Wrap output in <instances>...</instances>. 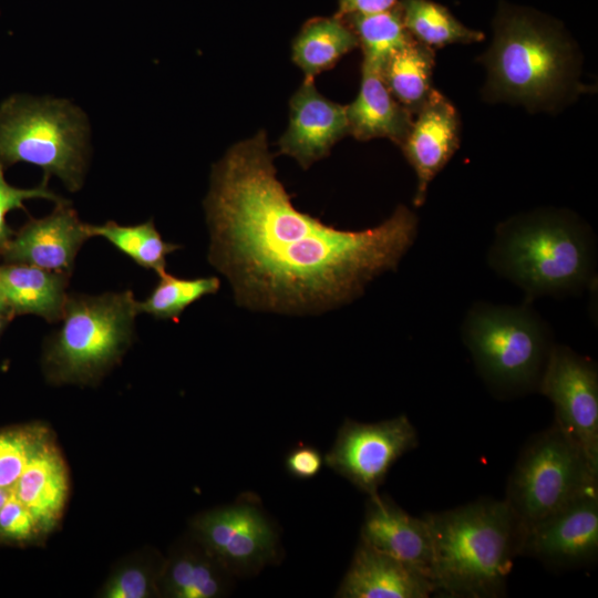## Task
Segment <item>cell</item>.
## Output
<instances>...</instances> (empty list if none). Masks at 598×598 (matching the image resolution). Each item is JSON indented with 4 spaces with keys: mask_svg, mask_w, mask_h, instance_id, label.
<instances>
[{
    "mask_svg": "<svg viewBox=\"0 0 598 598\" xmlns=\"http://www.w3.org/2000/svg\"><path fill=\"white\" fill-rule=\"evenodd\" d=\"M204 206L208 260L231 283L236 302L288 315L353 301L396 269L419 229L403 205L364 230L338 229L299 212L277 178L264 130L214 165Z\"/></svg>",
    "mask_w": 598,
    "mask_h": 598,
    "instance_id": "cell-1",
    "label": "cell"
},
{
    "mask_svg": "<svg viewBox=\"0 0 598 598\" xmlns=\"http://www.w3.org/2000/svg\"><path fill=\"white\" fill-rule=\"evenodd\" d=\"M596 238L566 209L542 208L513 216L495 229L489 267L522 291L540 296L581 292L596 281Z\"/></svg>",
    "mask_w": 598,
    "mask_h": 598,
    "instance_id": "cell-2",
    "label": "cell"
},
{
    "mask_svg": "<svg viewBox=\"0 0 598 598\" xmlns=\"http://www.w3.org/2000/svg\"><path fill=\"white\" fill-rule=\"evenodd\" d=\"M422 516L432 542L435 594L450 598L506 595L522 534L505 499L481 498Z\"/></svg>",
    "mask_w": 598,
    "mask_h": 598,
    "instance_id": "cell-3",
    "label": "cell"
},
{
    "mask_svg": "<svg viewBox=\"0 0 598 598\" xmlns=\"http://www.w3.org/2000/svg\"><path fill=\"white\" fill-rule=\"evenodd\" d=\"M494 39L483 58L485 94L528 107L558 102L576 80V55L556 21L532 9L502 3Z\"/></svg>",
    "mask_w": 598,
    "mask_h": 598,
    "instance_id": "cell-4",
    "label": "cell"
},
{
    "mask_svg": "<svg viewBox=\"0 0 598 598\" xmlns=\"http://www.w3.org/2000/svg\"><path fill=\"white\" fill-rule=\"evenodd\" d=\"M462 337L480 377L501 398L536 391L555 344L530 301L475 302L465 316Z\"/></svg>",
    "mask_w": 598,
    "mask_h": 598,
    "instance_id": "cell-5",
    "label": "cell"
},
{
    "mask_svg": "<svg viewBox=\"0 0 598 598\" xmlns=\"http://www.w3.org/2000/svg\"><path fill=\"white\" fill-rule=\"evenodd\" d=\"M87 125L66 101L12 95L0 105V162L41 167L78 190L86 166Z\"/></svg>",
    "mask_w": 598,
    "mask_h": 598,
    "instance_id": "cell-6",
    "label": "cell"
},
{
    "mask_svg": "<svg viewBox=\"0 0 598 598\" xmlns=\"http://www.w3.org/2000/svg\"><path fill=\"white\" fill-rule=\"evenodd\" d=\"M137 315L131 290L68 296L61 327L45 352L50 378L87 382L100 377L130 346Z\"/></svg>",
    "mask_w": 598,
    "mask_h": 598,
    "instance_id": "cell-7",
    "label": "cell"
},
{
    "mask_svg": "<svg viewBox=\"0 0 598 598\" xmlns=\"http://www.w3.org/2000/svg\"><path fill=\"white\" fill-rule=\"evenodd\" d=\"M597 487L598 472L554 421L524 445L508 477L504 499L523 535Z\"/></svg>",
    "mask_w": 598,
    "mask_h": 598,
    "instance_id": "cell-8",
    "label": "cell"
},
{
    "mask_svg": "<svg viewBox=\"0 0 598 598\" xmlns=\"http://www.w3.org/2000/svg\"><path fill=\"white\" fill-rule=\"evenodd\" d=\"M193 536L235 578L252 577L281 558L280 532L252 493L196 516Z\"/></svg>",
    "mask_w": 598,
    "mask_h": 598,
    "instance_id": "cell-9",
    "label": "cell"
},
{
    "mask_svg": "<svg viewBox=\"0 0 598 598\" xmlns=\"http://www.w3.org/2000/svg\"><path fill=\"white\" fill-rule=\"evenodd\" d=\"M417 443V432L404 414L375 423L346 419L323 457L329 468L372 497L392 465Z\"/></svg>",
    "mask_w": 598,
    "mask_h": 598,
    "instance_id": "cell-10",
    "label": "cell"
},
{
    "mask_svg": "<svg viewBox=\"0 0 598 598\" xmlns=\"http://www.w3.org/2000/svg\"><path fill=\"white\" fill-rule=\"evenodd\" d=\"M537 391L554 405L555 422L598 472V370L596 363L554 344Z\"/></svg>",
    "mask_w": 598,
    "mask_h": 598,
    "instance_id": "cell-11",
    "label": "cell"
},
{
    "mask_svg": "<svg viewBox=\"0 0 598 598\" xmlns=\"http://www.w3.org/2000/svg\"><path fill=\"white\" fill-rule=\"evenodd\" d=\"M598 554V489L590 491L528 528L518 556L537 559L548 568L582 567Z\"/></svg>",
    "mask_w": 598,
    "mask_h": 598,
    "instance_id": "cell-12",
    "label": "cell"
},
{
    "mask_svg": "<svg viewBox=\"0 0 598 598\" xmlns=\"http://www.w3.org/2000/svg\"><path fill=\"white\" fill-rule=\"evenodd\" d=\"M89 238L87 224L64 202L56 204L50 215L29 219L13 234L1 257L10 264L70 274L80 248Z\"/></svg>",
    "mask_w": 598,
    "mask_h": 598,
    "instance_id": "cell-13",
    "label": "cell"
},
{
    "mask_svg": "<svg viewBox=\"0 0 598 598\" xmlns=\"http://www.w3.org/2000/svg\"><path fill=\"white\" fill-rule=\"evenodd\" d=\"M347 134V106L321 95L313 79H305L290 100L289 126L279 141V151L308 168Z\"/></svg>",
    "mask_w": 598,
    "mask_h": 598,
    "instance_id": "cell-14",
    "label": "cell"
},
{
    "mask_svg": "<svg viewBox=\"0 0 598 598\" xmlns=\"http://www.w3.org/2000/svg\"><path fill=\"white\" fill-rule=\"evenodd\" d=\"M460 144V118L453 104L432 90L400 145L416 175L414 206H421L432 179L444 168Z\"/></svg>",
    "mask_w": 598,
    "mask_h": 598,
    "instance_id": "cell-15",
    "label": "cell"
},
{
    "mask_svg": "<svg viewBox=\"0 0 598 598\" xmlns=\"http://www.w3.org/2000/svg\"><path fill=\"white\" fill-rule=\"evenodd\" d=\"M360 542L432 579V542L425 519L410 515L390 497L380 493L368 497Z\"/></svg>",
    "mask_w": 598,
    "mask_h": 598,
    "instance_id": "cell-16",
    "label": "cell"
},
{
    "mask_svg": "<svg viewBox=\"0 0 598 598\" xmlns=\"http://www.w3.org/2000/svg\"><path fill=\"white\" fill-rule=\"evenodd\" d=\"M435 594L430 577L359 542L336 591L338 598H427Z\"/></svg>",
    "mask_w": 598,
    "mask_h": 598,
    "instance_id": "cell-17",
    "label": "cell"
},
{
    "mask_svg": "<svg viewBox=\"0 0 598 598\" xmlns=\"http://www.w3.org/2000/svg\"><path fill=\"white\" fill-rule=\"evenodd\" d=\"M349 134L368 141L386 137L401 145L412 123V113L389 91L381 70L362 63V79L357 99L347 106Z\"/></svg>",
    "mask_w": 598,
    "mask_h": 598,
    "instance_id": "cell-18",
    "label": "cell"
},
{
    "mask_svg": "<svg viewBox=\"0 0 598 598\" xmlns=\"http://www.w3.org/2000/svg\"><path fill=\"white\" fill-rule=\"evenodd\" d=\"M11 492L31 511L43 533L55 526L68 499L69 477L63 457L50 437L27 465Z\"/></svg>",
    "mask_w": 598,
    "mask_h": 598,
    "instance_id": "cell-19",
    "label": "cell"
},
{
    "mask_svg": "<svg viewBox=\"0 0 598 598\" xmlns=\"http://www.w3.org/2000/svg\"><path fill=\"white\" fill-rule=\"evenodd\" d=\"M68 275L24 264L0 265V289L9 311L13 317L35 315L49 322L61 320Z\"/></svg>",
    "mask_w": 598,
    "mask_h": 598,
    "instance_id": "cell-20",
    "label": "cell"
},
{
    "mask_svg": "<svg viewBox=\"0 0 598 598\" xmlns=\"http://www.w3.org/2000/svg\"><path fill=\"white\" fill-rule=\"evenodd\" d=\"M178 548L164 568L162 588L173 598H219L230 592L234 576L195 538Z\"/></svg>",
    "mask_w": 598,
    "mask_h": 598,
    "instance_id": "cell-21",
    "label": "cell"
},
{
    "mask_svg": "<svg viewBox=\"0 0 598 598\" xmlns=\"http://www.w3.org/2000/svg\"><path fill=\"white\" fill-rule=\"evenodd\" d=\"M358 45L354 32L340 17L316 19L296 37L292 60L303 71L305 79H313Z\"/></svg>",
    "mask_w": 598,
    "mask_h": 598,
    "instance_id": "cell-22",
    "label": "cell"
},
{
    "mask_svg": "<svg viewBox=\"0 0 598 598\" xmlns=\"http://www.w3.org/2000/svg\"><path fill=\"white\" fill-rule=\"evenodd\" d=\"M434 52L412 39L384 63L381 75L395 100L412 114L430 95Z\"/></svg>",
    "mask_w": 598,
    "mask_h": 598,
    "instance_id": "cell-23",
    "label": "cell"
},
{
    "mask_svg": "<svg viewBox=\"0 0 598 598\" xmlns=\"http://www.w3.org/2000/svg\"><path fill=\"white\" fill-rule=\"evenodd\" d=\"M400 8L412 38L432 49L484 39L482 32L465 27L445 7L434 1L402 0Z\"/></svg>",
    "mask_w": 598,
    "mask_h": 598,
    "instance_id": "cell-24",
    "label": "cell"
},
{
    "mask_svg": "<svg viewBox=\"0 0 598 598\" xmlns=\"http://www.w3.org/2000/svg\"><path fill=\"white\" fill-rule=\"evenodd\" d=\"M87 233L90 237L106 239L137 265L155 271L158 276L166 272V257L181 248L179 245L163 240L153 220L138 225H118L114 221L87 224Z\"/></svg>",
    "mask_w": 598,
    "mask_h": 598,
    "instance_id": "cell-25",
    "label": "cell"
},
{
    "mask_svg": "<svg viewBox=\"0 0 598 598\" xmlns=\"http://www.w3.org/2000/svg\"><path fill=\"white\" fill-rule=\"evenodd\" d=\"M363 62L382 70L388 59L413 38L406 30L400 6L370 14L349 16Z\"/></svg>",
    "mask_w": 598,
    "mask_h": 598,
    "instance_id": "cell-26",
    "label": "cell"
},
{
    "mask_svg": "<svg viewBox=\"0 0 598 598\" xmlns=\"http://www.w3.org/2000/svg\"><path fill=\"white\" fill-rule=\"evenodd\" d=\"M151 293L137 301L138 313H148L157 319L177 321L183 311L207 295L216 293L220 287L217 277L177 278L167 271Z\"/></svg>",
    "mask_w": 598,
    "mask_h": 598,
    "instance_id": "cell-27",
    "label": "cell"
},
{
    "mask_svg": "<svg viewBox=\"0 0 598 598\" xmlns=\"http://www.w3.org/2000/svg\"><path fill=\"white\" fill-rule=\"evenodd\" d=\"M48 439V431L39 425L18 426L0 432V488L13 487Z\"/></svg>",
    "mask_w": 598,
    "mask_h": 598,
    "instance_id": "cell-28",
    "label": "cell"
},
{
    "mask_svg": "<svg viewBox=\"0 0 598 598\" xmlns=\"http://www.w3.org/2000/svg\"><path fill=\"white\" fill-rule=\"evenodd\" d=\"M47 177L43 183L32 188H19L10 185L3 175V164L0 162V256L14 231L7 224V214L13 209H24L23 203L32 198H44L55 204L66 202L51 192L47 186Z\"/></svg>",
    "mask_w": 598,
    "mask_h": 598,
    "instance_id": "cell-29",
    "label": "cell"
},
{
    "mask_svg": "<svg viewBox=\"0 0 598 598\" xmlns=\"http://www.w3.org/2000/svg\"><path fill=\"white\" fill-rule=\"evenodd\" d=\"M42 532L37 518L13 494L0 509V540L8 543H29Z\"/></svg>",
    "mask_w": 598,
    "mask_h": 598,
    "instance_id": "cell-30",
    "label": "cell"
},
{
    "mask_svg": "<svg viewBox=\"0 0 598 598\" xmlns=\"http://www.w3.org/2000/svg\"><path fill=\"white\" fill-rule=\"evenodd\" d=\"M153 578L145 567L126 566L117 570L105 585V598H145L153 591Z\"/></svg>",
    "mask_w": 598,
    "mask_h": 598,
    "instance_id": "cell-31",
    "label": "cell"
},
{
    "mask_svg": "<svg viewBox=\"0 0 598 598\" xmlns=\"http://www.w3.org/2000/svg\"><path fill=\"white\" fill-rule=\"evenodd\" d=\"M324 463L321 452L310 445L299 444L287 454L285 467L288 474L297 480L316 477Z\"/></svg>",
    "mask_w": 598,
    "mask_h": 598,
    "instance_id": "cell-32",
    "label": "cell"
},
{
    "mask_svg": "<svg viewBox=\"0 0 598 598\" xmlns=\"http://www.w3.org/2000/svg\"><path fill=\"white\" fill-rule=\"evenodd\" d=\"M398 0H339L337 17L370 14L394 8Z\"/></svg>",
    "mask_w": 598,
    "mask_h": 598,
    "instance_id": "cell-33",
    "label": "cell"
},
{
    "mask_svg": "<svg viewBox=\"0 0 598 598\" xmlns=\"http://www.w3.org/2000/svg\"><path fill=\"white\" fill-rule=\"evenodd\" d=\"M13 317L8 312H0V333Z\"/></svg>",
    "mask_w": 598,
    "mask_h": 598,
    "instance_id": "cell-34",
    "label": "cell"
},
{
    "mask_svg": "<svg viewBox=\"0 0 598 598\" xmlns=\"http://www.w3.org/2000/svg\"><path fill=\"white\" fill-rule=\"evenodd\" d=\"M11 489L0 488V509L10 496Z\"/></svg>",
    "mask_w": 598,
    "mask_h": 598,
    "instance_id": "cell-35",
    "label": "cell"
},
{
    "mask_svg": "<svg viewBox=\"0 0 598 598\" xmlns=\"http://www.w3.org/2000/svg\"><path fill=\"white\" fill-rule=\"evenodd\" d=\"M0 312H8L11 315V312L9 311V308H8V305L6 302V299H4V296L0 289ZM12 316V315H11ZM13 317V316H12Z\"/></svg>",
    "mask_w": 598,
    "mask_h": 598,
    "instance_id": "cell-36",
    "label": "cell"
}]
</instances>
